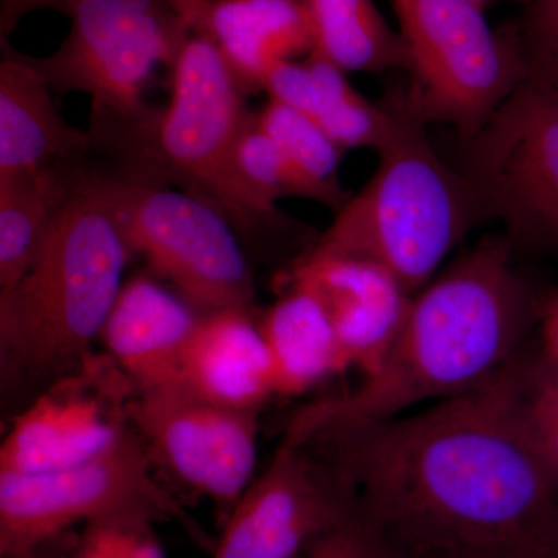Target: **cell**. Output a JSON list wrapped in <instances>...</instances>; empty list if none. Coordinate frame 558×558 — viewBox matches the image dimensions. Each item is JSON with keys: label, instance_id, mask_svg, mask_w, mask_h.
I'll list each match as a JSON object with an SVG mask.
<instances>
[{"label": "cell", "instance_id": "obj_20", "mask_svg": "<svg viewBox=\"0 0 558 558\" xmlns=\"http://www.w3.org/2000/svg\"><path fill=\"white\" fill-rule=\"evenodd\" d=\"M259 328L274 368L277 396H299L348 369L325 307L310 290L281 282Z\"/></svg>", "mask_w": 558, "mask_h": 558}, {"label": "cell", "instance_id": "obj_15", "mask_svg": "<svg viewBox=\"0 0 558 558\" xmlns=\"http://www.w3.org/2000/svg\"><path fill=\"white\" fill-rule=\"evenodd\" d=\"M199 317L178 292L149 275H135L121 286L100 339L138 391L175 387Z\"/></svg>", "mask_w": 558, "mask_h": 558}, {"label": "cell", "instance_id": "obj_21", "mask_svg": "<svg viewBox=\"0 0 558 558\" xmlns=\"http://www.w3.org/2000/svg\"><path fill=\"white\" fill-rule=\"evenodd\" d=\"M89 156L0 182V292L14 288L31 269L54 220L86 174Z\"/></svg>", "mask_w": 558, "mask_h": 558}, {"label": "cell", "instance_id": "obj_18", "mask_svg": "<svg viewBox=\"0 0 558 558\" xmlns=\"http://www.w3.org/2000/svg\"><path fill=\"white\" fill-rule=\"evenodd\" d=\"M196 31L213 40L250 94L263 90L279 62L314 49L301 0H205Z\"/></svg>", "mask_w": 558, "mask_h": 558}, {"label": "cell", "instance_id": "obj_8", "mask_svg": "<svg viewBox=\"0 0 558 558\" xmlns=\"http://www.w3.org/2000/svg\"><path fill=\"white\" fill-rule=\"evenodd\" d=\"M116 517L180 520L197 535L134 427L112 449L78 465L32 475L0 473L2 558L20 557L75 524Z\"/></svg>", "mask_w": 558, "mask_h": 558}, {"label": "cell", "instance_id": "obj_19", "mask_svg": "<svg viewBox=\"0 0 558 558\" xmlns=\"http://www.w3.org/2000/svg\"><path fill=\"white\" fill-rule=\"evenodd\" d=\"M263 90L300 110L317 123L341 149L379 153L395 130L391 106L373 105L351 83L347 72L311 51L304 61L279 62Z\"/></svg>", "mask_w": 558, "mask_h": 558}, {"label": "cell", "instance_id": "obj_14", "mask_svg": "<svg viewBox=\"0 0 558 558\" xmlns=\"http://www.w3.org/2000/svg\"><path fill=\"white\" fill-rule=\"evenodd\" d=\"M317 296L336 330L348 368L362 377L379 368L398 339L413 296L379 264L304 248L282 275Z\"/></svg>", "mask_w": 558, "mask_h": 558}, {"label": "cell", "instance_id": "obj_11", "mask_svg": "<svg viewBox=\"0 0 558 558\" xmlns=\"http://www.w3.org/2000/svg\"><path fill=\"white\" fill-rule=\"evenodd\" d=\"M259 411L220 405L183 385L142 389L132 427L165 478L218 508L220 524L253 481Z\"/></svg>", "mask_w": 558, "mask_h": 558}, {"label": "cell", "instance_id": "obj_27", "mask_svg": "<svg viewBox=\"0 0 558 558\" xmlns=\"http://www.w3.org/2000/svg\"><path fill=\"white\" fill-rule=\"evenodd\" d=\"M524 411L539 457L558 486V366L527 359Z\"/></svg>", "mask_w": 558, "mask_h": 558}, {"label": "cell", "instance_id": "obj_12", "mask_svg": "<svg viewBox=\"0 0 558 558\" xmlns=\"http://www.w3.org/2000/svg\"><path fill=\"white\" fill-rule=\"evenodd\" d=\"M137 391L108 352H89L16 413L0 473L53 472L100 457L131 432Z\"/></svg>", "mask_w": 558, "mask_h": 558}, {"label": "cell", "instance_id": "obj_6", "mask_svg": "<svg viewBox=\"0 0 558 558\" xmlns=\"http://www.w3.org/2000/svg\"><path fill=\"white\" fill-rule=\"evenodd\" d=\"M248 94L213 40L194 31L172 69L156 159L168 183L222 213L241 240L255 241L286 222L250 199L234 174V143L250 112Z\"/></svg>", "mask_w": 558, "mask_h": 558}, {"label": "cell", "instance_id": "obj_5", "mask_svg": "<svg viewBox=\"0 0 558 558\" xmlns=\"http://www.w3.org/2000/svg\"><path fill=\"white\" fill-rule=\"evenodd\" d=\"M205 0H73L68 38L49 57L24 54L49 84L92 97V116L143 123L160 108L143 100L160 65L174 69Z\"/></svg>", "mask_w": 558, "mask_h": 558}, {"label": "cell", "instance_id": "obj_26", "mask_svg": "<svg viewBox=\"0 0 558 558\" xmlns=\"http://www.w3.org/2000/svg\"><path fill=\"white\" fill-rule=\"evenodd\" d=\"M153 521L116 517L84 524L72 558H167Z\"/></svg>", "mask_w": 558, "mask_h": 558}, {"label": "cell", "instance_id": "obj_28", "mask_svg": "<svg viewBox=\"0 0 558 558\" xmlns=\"http://www.w3.org/2000/svg\"><path fill=\"white\" fill-rule=\"evenodd\" d=\"M296 558H400L357 505L336 527L314 539Z\"/></svg>", "mask_w": 558, "mask_h": 558}, {"label": "cell", "instance_id": "obj_25", "mask_svg": "<svg viewBox=\"0 0 558 558\" xmlns=\"http://www.w3.org/2000/svg\"><path fill=\"white\" fill-rule=\"evenodd\" d=\"M517 27L524 81L558 100V0H532Z\"/></svg>", "mask_w": 558, "mask_h": 558}, {"label": "cell", "instance_id": "obj_3", "mask_svg": "<svg viewBox=\"0 0 558 558\" xmlns=\"http://www.w3.org/2000/svg\"><path fill=\"white\" fill-rule=\"evenodd\" d=\"M132 256L112 179L89 156L31 269L0 292L3 400L24 409L92 352Z\"/></svg>", "mask_w": 558, "mask_h": 558}, {"label": "cell", "instance_id": "obj_16", "mask_svg": "<svg viewBox=\"0 0 558 558\" xmlns=\"http://www.w3.org/2000/svg\"><path fill=\"white\" fill-rule=\"evenodd\" d=\"M180 385L220 405L259 411L277 396L259 317L238 310L201 314L183 355Z\"/></svg>", "mask_w": 558, "mask_h": 558}, {"label": "cell", "instance_id": "obj_31", "mask_svg": "<svg viewBox=\"0 0 558 558\" xmlns=\"http://www.w3.org/2000/svg\"><path fill=\"white\" fill-rule=\"evenodd\" d=\"M76 539H78V534L72 529V531L64 532V534L57 535V537L46 539L28 553L14 558H72Z\"/></svg>", "mask_w": 558, "mask_h": 558}, {"label": "cell", "instance_id": "obj_7", "mask_svg": "<svg viewBox=\"0 0 558 558\" xmlns=\"http://www.w3.org/2000/svg\"><path fill=\"white\" fill-rule=\"evenodd\" d=\"M410 57V105L468 142L526 78L519 27L494 31L465 0H392Z\"/></svg>", "mask_w": 558, "mask_h": 558}, {"label": "cell", "instance_id": "obj_10", "mask_svg": "<svg viewBox=\"0 0 558 558\" xmlns=\"http://www.w3.org/2000/svg\"><path fill=\"white\" fill-rule=\"evenodd\" d=\"M465 178L509 241L558 253V100L523 81L468 142Z\"/></svg>", "mask_w": 558, "mask_h": 558}, {"label": "cell", "instance_id": "obj_2", "mask_svg": "<svg viewBox=\"0 0 558 558\" xmlns=\"http://www.w3.org/2000/svg\"><path fill=\"white\" fill-rule=\"evenodd\" d=\"M537 306L509 238H487L414 293L379 368L337 398L296 411L284 439L303 444L330 429L411 413L483 387L521 355Z\"/></svg>", "mask_w": 558, "mask_h": 558}, {"label": "cell", "instance_id": "obj_32", "mask_svg": "<svg viewBox=\"0 0 558 558\" xmlns=\"http://www.w3.org/2000/svg\"><path fill=\"white\" fill-rule=\"evenodd\" d=\"M465 2L473 3V5L480 7V9H484L486 5H490V3L498 2V0H465ZM517 2L521 3H531L532 0H517Z\"/></svg>", "mask_w": 558, "mask_h": 558}, {"label": "cell", "instance_id": "obj_9", "mask_svg": "<svg viewBox=\"0 0 558 558\" xmlns=\"http://www.w3.org/2000/svg\"><path fill=\"white\" fill-rule=\"evenodd\" d=\"M102 168L112 179L132 252L156 277L201 314L238 310L260 317L255 275L222 213L183 191Z\"/></svg>", "mask_w": 558, "mask_h": 558}, {"label": "cell", "instance_id": "obj_22", "mask_svg": "<svg viewBox=\"0 0 558 558\" xmlns=\"http://www.w3.org/2000/svg\"><path fill=\"white\" fill-rule=\"evenodd\" d=\"M315 53L343 72L410 70L409 50L374 0H301Z\"/></svg>", "mask_w": 558, "mask_h": 558}, {"label": "cell", "instance_id": "obj_23", "mask_svg": "<svg viewBox=\"0 0 558 558\" xmlns=\"http://www.w3.org/2000/svg\"><path fill=\"white\" fill-rule=\"evenodd\" d=\"M233 168L250 199L271 215H281L277 201L284 197L318 202L333 213L344 205L295 167L278 143L260 128L256 112H248L238 134Z\"/></svg>", "mask_w": 558, "mask_h": 558}, {"label": "cell", "instance_id": "obj_1", "mask_svg": "<svg viewBox=\"0 0 558 558\" xmlns=\"http://www.w3.org/2000/svg\"><path fill=\"white\" fill-rule=\"evenodd\" d=\"M526 362L429 409L306 440L400 558H558V486L524 411Z\"/></svg>", "mask_w": 558, "mask_h": 558}, {"label": "cell", "instance_id": "obj_29", "mask_svg": "<svg viewBox=\"0 0 558 558\" xmlns=\"http://www.w3.org/2000/svg\"><path fill=\"white\" fill-rule=\"evenodd\" d=\"M73 0H0V39L9 40L11 33L28 13L51 9L65 13Z\"/></svg>", "mask_w": 558, "mask_h": 558}, {"label": "cell", "instance_id": "obj_30", "mask_svg": "<svg viewBox=\"0 0 558 558\" xmlns=\"http://www.w3.org/2000/svg\"><path fill=\"white\" fill-rule=\"evenodd\" d=\"M543 357L558 366V295L542 312Z\"/></svg>", "mask_w": 558, "mask_h": 558}, {"label": "cell", "instance_id": "obj_4", "mask_svg": "<svg viewBox=\"0 0 558 558\" xmlns=\"http://www.w3.org/2000/svg\"><path fill=\"white\" fill-rule=\"evenodd\" d=\"M389 106L395 130L376 171L310 247L379 264L414 295L487 216L468 178L440 160L407 95Z\"/></svg>", "mask_w": 558, "mask_h": 558}, {"label": "cell", "instance_id": "obj_24", "mask_svg": "<svg viewBox=\"0 0 558 558\" xmlns=\"http://www.w3.org/2000/svg\"><path fill=\"white\" fill-rule=\"evenodd\" d=\"M256 117L260 128L301 172L347 204L351 194L341 186L339 179L341 157L347 150L341 149L310 117L277 100L269 98Z\"/></svg>", "mask_w": 558, "mask_h": 558}, {"label": "cell", "instance_id": "obj_13", "mask_svg": "<svg viewBox=\"0 0 558 558\" xmlns=\"http://www.w3.org/2000/svg\"><path fill=\"white\" fill-rule=\"evenodd\" d=\"M354 508V490L332 462L282 439L220 524L209 558H296Z\"/></svg>", "mask_w": 558, "mask_h": 558}, {"label": "cell", "instance_id": "obj_17", "mask_svg": "<svg viewBox=\"0 0 558 558\" xmlns=\"http://www.w3.org/2000/svg\"><path fill=\"white\" fill-rule=\"evenodd\" d=\"M0 43V182L89 156V131L62 119L47 81L9 40Z\"/></svg>", "mask_w": 558, "mask_h": 558}]
</instances>
